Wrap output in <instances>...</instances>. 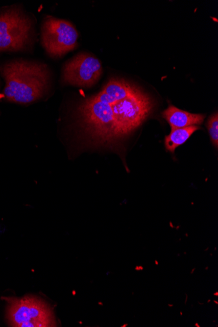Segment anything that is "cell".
<instances>
[{"label": "cell", "mask_w": 218, "mask_h": 327, "mask_svg": "<svg viewBox=\"0 0 218 327\" xmlns=\"http://www.w3.org/2000/svg\"><path fill=\"white\" fill-rule=\"evenodd\" d=\"M195 326L196 327H200V326L199 325V324L198 323V322H196V323L195 324Z\"/></svg>", "instance_id": "4fadbf2b"}, {"label": "cell", "mask_w": 218, "mask_h": 327, "mask_svg": "<svg viewBox=\"0 0 218 327\" xmlns=\"http://www.w3.org/2000/svg\"><path fill=\"white\" fill-rule=\"evenodd\" d=\"M168 306L170 307V308H172V307H173L174 305L173 304H169L167 305Z\"/></svg>", "instance_id": "5bb4252c"}, {"label": "cell", "mask_w": 218, "mask_h": 327, "mask_svg": "<svg viewBox=\"0 0 218 327\" xmlns=\"http://www.w3.org/2000/svg\"><path fill=\"white\" fill-rule=\"evenodd\" d=\"M155 264H156L157 266H158L159 265L158 261L157 260H155Z\"/></svg>", "instance_id": "e0dca14e"}, {"label": "cell", "mask_w": 218, "mask_h": 327, "mask_svg": "<svg viewBox=\"0 0 218 327\" xmlns=\"http://www.w3.org/2000/svg\"><path fill=\"white\" fill-rule=\"evenodd\" d=\"M213 295H214L215 296H217H217H218V292L216 291V292H215V293H213Z\"/></svg>", "instance_id": "2e32d148"}, {"label": "cell", "mask_w": 218, "mask_h": 327, "mask_svg": "<svg viewBox=\"0 0 218 327\" xmlns=\"http://www.w3.org/2000/svg\"><path fill=\"white\" fill-rule=\"evenodd\" d=\"M198 303H199V304H200V305H203L204 304V303H200L199 302H198Z\"/></svg>", "instance_id": "44dd1931"}, {"label": "cell", "mask_w": 218, "mask_h": 327, "mask_svg": "<svg viewBox=\"0 0 218 327\" xmlns=\"http://www.w3.org/2000/svg\"><path fill=\"white\" fill-rule=\"evenodd\" d=\"M139 270H140V271L141 270H142V271L144 270V267H142V266H139Z\"/></svg>", "instance_id": "8fae6325"}, {"label": "cell", "mask_w": 218, "mask_h": 327, "mask_svg": "<svg viewBox=\"0 0 218 327\" xmlns=\"http://www.w3.org/2000/svg\"><path fill=\"white\" fill-rule=\"evenodd\" d=\"M6 319L15 327L56 326L53 310L44 300L34 296L6 298Z\"/></svg>", "instance_id": "3957f363"}, {"label": "cell", "mask_w": 218, "mask_h": 327, "mask_svg": "<svg viewBox=\"0 0 218 327\" xmlns=\"http://www.w3.org/2000/svg\"><path fill=\"white\" fill-rule=\"evenodd\" d=\"M135 270H137V271H140V270H139V266H136V267H135Z\"/></svg>", "instance_id": "7c38bea8"}, {"label": "cell", "mask_w": 218, "mask_h": 327, "mask_svg": "<svg viewBox=\"0 0 218 327\" xmlns=\"http://www.w3.org/2000/svg\"><path fill=\"white\" fill-rule=\"evenodd\" d=\"M1 71L6 80L4 95L9 101L32 103L47 89L49 75L44 65L17 61L4 65Z\"/></svg>", "instance_id": "7a4b0ae2"}, {"label": "cell", "mask_w": 218, "mask_h": 327, "mask_svg": "<svg viewBox=\"0 0 218 327\" xmlns=\"http://www.w3.org/2000/svg\"><path fill=\"white\" fill-rule=\"evenodd\" d=\"M31 22L16 10L0 15V52L19 51L29 39Z\"/></svg>", "instance_id": "5b68a950"}, {"label": "cell", "mask_w": 218, "mask_h": 327, "mask_svg": "<svg viewBox=\"0 0 218 327\" xmlns=\"http://www.w3.org/2000/svg\"><path fill=\"white\" fill-rule=\"evenodd\" d=\"M199 126L171 130V134L165 138V146L167 151L174 153L176 148L182 145L188 140L191 135L199 130Z\"/></svg>", "instance_id": "ba28073f"}, {"label": "cell", "mask_w": 218, "mask_h": 327, "mask_svg": "<svg viewBox=\"0 0 218 327\" xmlns=\"http://www.w3.org/2000/svg\"><path fill=\"white\" fill-rule=\"evenodd\" d=\"M216 250H217V248H214V251H216Z\"/></svg>", "instance_id": "d4e9b609"}, {"label": "cell", "mask_w": 218, "mask_h": 327, "mask_svg": "<svg viewBox=\"0 0 218 327\" xmlns=\"http://www.w3.org/2000/svg\"><path fill=\"white\" fill-rule=\"evenodd\" d=\"M180 315H183L182 311H180Z\"/></svg>", "instance_id": "603a6c76"}, {"label": "cell", "mask_w": 218, "mask_h": 327, "mask_svg": "<svg viewBox=\"0 0 218 327\" xmlns=\"http://www.w3.org/2000/svg\"><path fill=\"white\" fill-rule=\"evenodd\" d=\"M78 37L77 30L69 22L52 17L45 19L41 41L50 55L60 57L72 51L77 45Z\"/></svg>", "instance_id": "277c9868"}, {"label": "cell", "mask_w": 218, "mask_h": 327, "mask_svg": "<svg viewBox=\"0 0 218 327\" xmlns=\"http://www.w3.org/2000/svg\"><path fill=\"white\" fill-rule=\"evenodd\" d=\"M213 302H214L215 304L218 305V302L216 301V300H213Z\"/></svg>", "instance_id": "ac0fdd59"}, {"label": "cell", "mask_w": 218, "mask_h": 327, "mask_svg": "<svg viewBox=\"0 0 218 327\" xmlns=\"http://www.w3.org/2000/svg\"><path fill=\"white\" fill-rule=\"evenodd\" d=\"M187 299H188V295H187V294H186V300H185V302H184L185 304H187Z\"/></svg>", "instance_id": "30bf717a"}, {"label": "cell", "mask_w": 218, "mask_h": 327, "mask_svg": "<svg viewBox=\"0 0 218 327\" xmlns=\"http://www.w3.org/2000/svg\"><path fill=\"white\" fill-rule=\"evenodd\" d=\"M162 117L169 124L171 130L199 126L202 124L205 119V115L193 114L180 110L173 105H170L163 111Z\"/></svg>", "instance_id": "52a82bcc"}, {"label": "cell", "mask_w": 218, "mask_h": 327, "mask_svg": "<svg viewBox=\"0 0 218 327\" xmlns=\"http://www.w3.org/2000/svg\"><path fill=\"white\" fill-rule=\"evenodd\" d=\"M195 269H196V268H194V269H193L192 270H191V274H193V272H194V271H195Z\"/></svg>", "instance_id": "9a60e30c"}, {"label": "cell", "mask_w": 218, "mask_h": 327, "mask_svg": "<svg viewBox=\"0 0 218 327\" xmlns=\"http://www.w3.org/2000/svg\"><path fill=\"white\" fill-rule=\"evenodd\" d=\"M128 325V323H126V324H124L123 326H122V327H126V326H127Z\"/></svg>", "instance_id": "d6986e66"}, {"label": "cell", "mask_w": 218, "mask_h": 327, "mask_svg": "<svg viewBox=\"0 0 218 327\" xmlns=\"http://www.w3.org/2000/svg\"><path fill=\"white\" fill-rule=\"evenodd\" d=\"M211 141L215 148L218 147V114L215 113L208 120L206 124Z\"/></svg>", "instance_id": "9c48e42d"}, {"label": "cell", "mask_w": 218, "mask_h": 327, "mask_svg": "<svg viewBox=\"0 0 218 327\" xmlns=\"http://www.w3.org/2000/svg\"><path fill=\"white\" fill-rule=\"evenodd\" d=\"M209 250V247L207 248L206 249L204 250V252H207V251H208Z\"/></svg>", "instance_id": "ffe728a7"}, {"label": "cell", "mask_w": 218, "mask_h": 327, "mask_svg": "<svg viewBox=\"0 0 218 327\" xmlns=\"http://www.w3.org/2000/svg\"><path fill=\"white\" fill-rule=\"evenodd\" d=\"M154 107L153 100L139 87L114 78L80 104L78 115L91 141L110 146L140 127Z\"/></svg>", "instance_id": "6da1fadb"}, {"label": "cell", "mask_w": 218, "mask_h": 327, "mask_svg": "<svg viewBox=\"0 0 218 327\" xmlns=\"http://www.w3.org/2000/svg\"><path fill=\"white\" fill-rule=\"evenodd\" d=\"M102 73L100 61L88 54H80L65 64L63 80L73 86L90 87L99 79Z\"/></svg>", "instance_id": "8992f818"}, {"label": "cell", "mask_w": 218, "mask_h": 327, "mask_svg": "<svg viewBox=\"0 0 218 327\" xmlns=\"http://www.w3.org/2000/svg\"><path fill=\"white\" fill-rule=\"evenodd\" d=\"M208 269H209V267H206L205 268V270H208Z\"/></svg>", "instance_id": "7402d4cb"}, {"label": "cell", "mask_w": 218, "mask_h": 327, "mask_svg": "<svg viewBox=\"0 0 218 327\" xmlns=\"http://www.w3.org/2000/svg\"><path fill=\"white\" fill-rule=\"evenodd\" d=\"M210 301H211V300L209 299V300H208V301H207V302L209 303V302H210Z\"/></svg>", "instance_id": "cb8c5ba5"}]
</instances>
